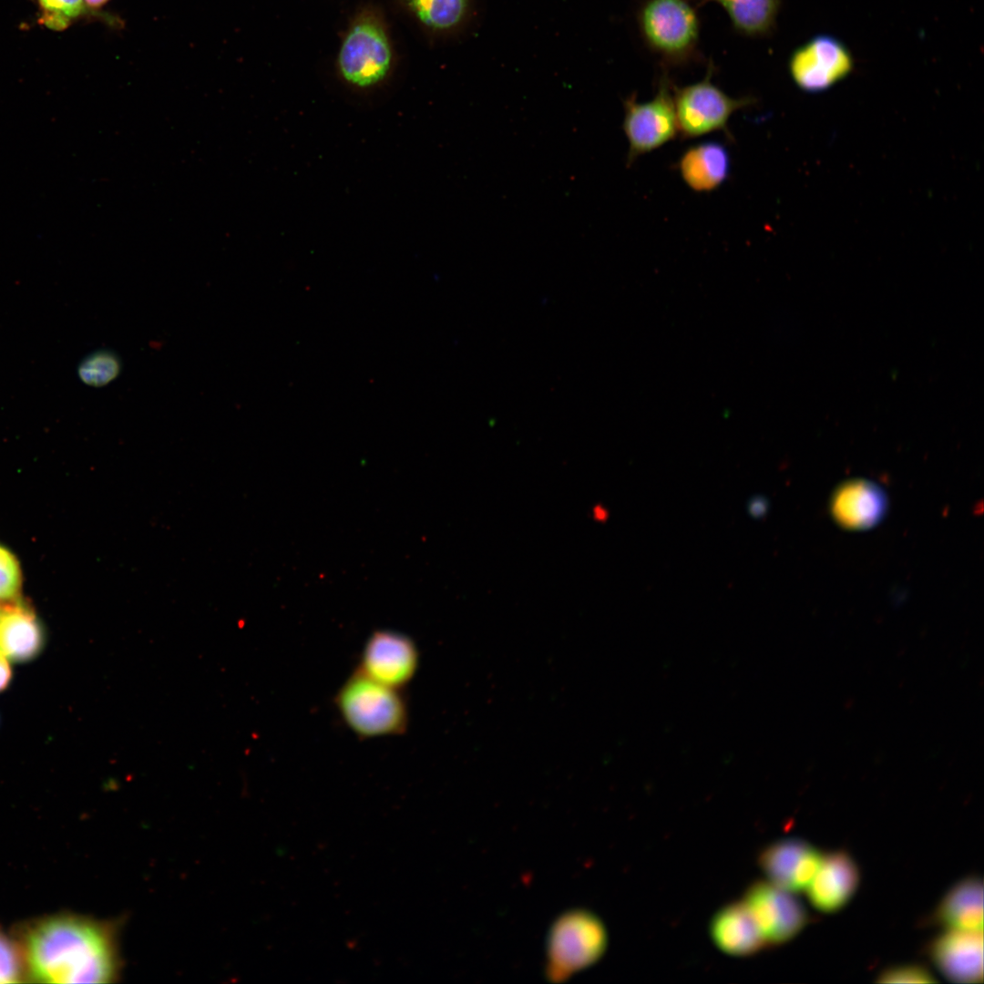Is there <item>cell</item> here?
Masks as SVG:
<instances>
[{
  "label": "cell",
  "instance_id": "obj_13",
  "mask_svg": "<svg viewBox=\"0 0 984 984\" xmlns=\"http://www.w3.org/2000/svg\"><path fill=\"white\" fill-rule=\"evenodd\" d=\"M2 604L0 651L14 662L32 661L44 649L42 624L31 607L19 599Z\"/></svg>",
  "mask_w": 984,
  "mask_h": 984
},
{
  "label": "cell",
  "instance_id": "obj_12",
  "mask_svg": "<svg viewBox=\"0 0 984 984\" xmlns=\"http://www.w3.org/2000/svg\"><path fill=\"white\" fill-rule=\"evenodd\" d=\"M860 882L859 869L845 851L824 856L822 864L806 888L811 904L823 912L842 908L853 897Z\"/></svg>",
  "mask_w": 984,
  "mask_h": 984
},
{
  "label": "cell",
  "instance_id": "obj_23",
  "mask_svg": "<svg viewBox=\"0 0 984 984\" xmlns=\"http://www.w3.org/2000/svg\"><path fill=\"white\" fill-rule=\"evenodd\" d=\"M26 976L21 948L0 930V983H15Z\"/></svg>",
  "mask_w": 984,
  "mask_h": 984
},
{
  "label": "cell",
  "instance_id": "obj_4",
  "mask_svg": "<svg viewBox=\"0 0 984 984\" xmlns=\"http://www.w3.org/2000/svg\"><path fill=\"white\" fill-rule=\"evenodd\" d=\"M712 69L700 81L672 86L678 130L684 139L716 131L729 135L728 122L736 111L756 103L752 96L732 97L712 82Z\"/></svg>",
  "mask_w": 984,
  "mask_h": 984
},
{
  "label": "cell",
  "instance_id": "obj_16",
  "mask_svg": "<svg viewBox=\"0 0 984 984\" xmlns=\"http://www.w3.org/2000/svg\"><path fill=\"white\" fill-rule=\"evenodd\" d=\"M711 935L723 951L735 956L750 955L765 943L744 903L731 904L713 917Z\"/></svg>",
  "mask_w": 984,
  "mask_h": 984
},
{
  "label": "cell",
  "instance_id": "obj_6",
  "mask_svg": "<svg viewBox=\"0 0 984 984\" xmlns=\"http://www.w3.org/2000/svg\"><path fill=\"white\" fill-rule=\"evenodd\" d=\"M392 63V48L383 25L370 15L360 17L339 50L337 65L342 78L354 87H373L385 79Z\"/></svg>",
  "mask_w": 984,
  "mask_h": 984
},
{
  "label": "cell",
  "instance_id": "obj_11",
  "mask_svg": "<svg viewBox=\"0 0 984 984\" xmlns=\"http://www.w3.org/2000/svg\"><path fill=\"white\" fill-rule=\"evenodd\" d=\"M983 931L948 929L929 947V955L952 981L979 983L983 980Z\"/></svg>",
  "mask_w": 984,
  "mask_h": 984
},
{
  "label": "cell",
  "instance_id": "obj_17",
  "mask_svg": "<svg viewBox=\"0 0 984 984\" xmlns=\"http://www.w3.org/2000/svg\"><path fill=\"white\" fill-rule=\"evenodd\" d=\"M935 920L948 929L983 931V882L969 876L957 883L943 897Z\"/></svg>",
  "mask_w": 984,
  "mask_h": 984
},
{
  "label": "cell",
  "instance_id": "obj_15",
  "mask_svg": "<svg viewBox=\"0 0 984 984\" xmlns=\"http://www.w3.org/2000/svg\"><path fill=\"white\" fill-rule=\"evenodd\" d=\"M731 169L728 149L717 141H704L687 149L678 162L679 173L693 191L710 192L726 181Z\"/></svg>",
  "mask_w": 984,
  "mask_h": 984
},
{
  "label": "cell",
  "instance_id": "obj_24",
  "mask_svg": "<svg viewBox=\"0 0 984 984\" xmlns=\"http://www.w3.org/2000/svg\"><path fill=\"white\" fill-rule=\"evenodd\" d=\"M22 587V573L15 556L0 545V601L6 602L19 599Z\"/></svg>",
  "mask_w": 984,
  "mask_h": 984
},
{
  "label": "cell",
  "instance_id": "obj_20",
  "mask_svg": "<svg viewBox=\"0 0 984 984\" xmlns=\"http://www.w3.org/2000/svg\"><path fill=\"white\" fill-rule=\"evenodd\" d=\"M411 13L427 30L453 34L467 26L474 15V0H406Z\"/></svg>",
  "mask_w": 984,
  "mask_h": 984
},
{
  "label": "cell",
  "instance_id": "obj_2",
  "mask_svg": "<svg viewBox=\"0 0 984 984\" xmlns=\"http://www.w3.org/2000/svg\"><path fill=\"white\" fill-rule=\"evenodd\" d=\"M635 20L643 45L664 67L699 59L701 21L692 0H642Z\"/></svg>",
  "mask_w": 984,
  "mask_h": 984
},
{
  "label": "cell",
  "instance_id": "obj_25",
  "mask_svg": "<svg viewBox=\"0 0 984 984\" xmlns=\"http://www.w3.org/2000/svg\"><path fill=\"white\" fill-rule=\"evenodd\" d=\"M882 983H934V976L919 965H902L881 972L876 980Z\"/></svg>",
  "mask_w": 984,
  "mask_h": 984
},
{
  "label": "cell",
  "instance_id": "obj_9",
  "mask_svg": "<svg viewBox=\"0 0 984 984\" xmlns=\"http://www.w3.org/2000/svg\"><path fill=\"white\" fill-rule=\"evenodd\" d=\"M418 662L417 648L407 635L378 630L364 644L358 671L380 683L400 690L413 679Z\"/></svg>",
  "mask_w": 984,
  "mask_h": 984
},
{
  "label": "cell",
  "instance_id": "obj_5",
  "mask_svg": "<svg viewBox=\"0 0 984 984\" xmlns=\"http://www.w3.org/2000/svg\"><path fill=\"white\" fill-rule=\"evenodd\" d=\"M672 86L664 72L651 100L639 102L635 94L623 100L621 128L629 144L628 166L674 139L679 133Z\"/></svg>",
  "mask_w": 984,
  "mask_h": 984
},
{
  "label": "cell",
  "instance_id": "obj_1",
  "mask_svg": "<svg viewBox=\"0 0 984 984\" xmlns=\"http://www.w3.org/2000/svg\"><path fill=\"white\" fill-rule=\"evenodd\" d=\"M26 973L36 982L104 983L115 976L116 957L108 930L73 915L37 919L22 934Z\"/></svg>",
  "mask_w": 984,
  "mask_h": 984
},
{
  "label": "cell",
  "instance_id": "obj_8",
  "mask_svg": "<svg viewBox=\"0 0 984 984\" xmlns=\"http://www.w3.org/2000/svg\"><path fill=\"white\" fill-rule=\"evenodd\" d=\"M748 908L765 942L780 944L790 940L808 923V914L793 893L772 883L758 882L747 891Z\"/></svg>",
  "mask_w": 984,
  "mask_h": 984
},
{
  "label": "cell",
  "instance_id": "obj_29",
  "mask_svg": "<svg viewBox=\"0 0 984 984\" xmlns=\"http://www.w3.org/2000/svg\"><path fill=\"white\" fill-rule=\"evenodd\" d=\"M0 613H1V606H0Z\"/></svg>",
  "mask_w": 984,
  "mask_h": 984
},
{
  "label": "cell",
  "instance_id": "obj_21",
  "mask_svg": "<svg viewBox=\"0 0 984 984\" xmlns=\"http://www.w3.org/2000/svg\"><path fill=\"white\" fill-rule=\"evenodd\" d=\"M121 367V360L115 352L98 350L80 362L77 374L86 384L101 387L114 381L119 375Z\"/></svg>",
  "mask_w": 984,
  "mask_h": 984
},
{
  "label": "cell",
  "instance_id": "obj_18",
  "mask_svg": "<svg viewBox=\"0 0 984 984\" xmlns=\"http://www.w3.org/2000/svg\"><path fill=\"white\" fill-rule=\"evenodd\" d=\"M697 5L715 3L727 15L733 30L745 37L761 38L774 30L782 0H692Z\"/></svg>",
  "mask_w": 984,
  "mask_h": 984
},
{
  "label": "cell",
  "instance_id": "obj_10",
  "mask_svg": "<svg viewBox=\"0 0 984 984\" xmlns=\"http://www.w3.org/2000/svg\"><path fill=\"white\" fill-rule=\"evenodd\" d=\"M824 855L801 839H784L767 846L759 863L774 886L792 893L806 890Z\"/></svg>",
  "mask_w": 984,
  "mask_h": 984
},
{
  "label": "cell",
  "instance_id": "obj_19",
  "mask_svg": "<svg viewBox=\"0 0 984 984\" xmlns=\"http://www.w3.org/2000/svg\"><path fill=\"white\" fill-rule=\"evenodd\" d=\"M881 491L867 482H855L841 488L834 500L836 518L846 526L864 528L874 524L884 510Z\"/></svg>",
  "mask_w": 984,
  "mask_h": 984
},
{
  "label": "cell",
  "instance_id": "obj_7",
  "mask_svg": "<svg viewBox=\"0 0 984 984\" xmlns=\"http://www.w3.org/2000/svg\"><path fill=\"white\" fill-rule=\"evenodd\" d=\"M855 67L852 52L839 38L816 35L797 46L788 59L795 86L807 93L829 89L847 77Z\"/></svg>",
  "mask_w": 984,
  "mask_h": 984
},
{
  "label": "cell",
  "instance_id": "obj_14",
  "mask_svg": "<svg viewBox=\"0 0 984 984\" xmlns=\"http://www.w3.org/2000/svg\"><path fill=\"white\" fill-rule=\"evenodd\" d=\"M605 946V932L595 918L583 915L559 922L552 935L551 948L554 962L569 969L585 966L601 954Z\"/></svg>",
  "mask_w": 984,
  "mask_h": 984
},
{
  "label": "cell",
  "instance_id": "obj_3",
  "mask_svg": "<svg viewBox=\"0 0 984 984\" xmlns=\"http://www.w3.org/2000/svg\"><path fill=\"white\" fill-rule=\"evenodd\" d=\"M335 704L343 722L358 736L397 735L406 730L407 706L399 689L380 683L358 670L339 689Z\"/></svg>",
  "mask_w": 984,
  "mask_h": 984
},
{
  "label": "cell",
  "instance_id": "obj_28",
  "mask_svg": "<svg viewBox=\"0 0 984 984\" xmlns=\"http://www.w3.org/2000/svg\"><path fill=\"white\" fill-rule=\"evenodd\" d=\"M109 1L110 0H84L86 5L92 10L101 8Z\"/></svg>",
  "mask_w": 984,
  "mask_h": 984
},
{
  "label": "cell",
  "instance_id": "obj_22",
  "mask_svg": "<svg viewBox=\"0 0 984 984\" xmlns=\"http://www.w3.org/2000/svg\"><path fill=\"white\" fill-rule=\"evenodd\" d=\"M42 24L52 30H64L88 12L84 0H36Z\"/></svg>",
  "mask_w": 984,
  "mask_h": 984
},
{
  "label": "cell",
  "instance_id": "obj_27",
  "mask_svg": "<svg viewBox=\"0 0 984 984\" xmlns=\"http://www.w3.org/2000/svg\"><path fill=\"white\" fill-rule=\"evenodd\" d=\"M749 512L753 518H760L764 515L766 511V502L764 498L757 497L751 500L749 503Z\"/></svg>",
  "mask_w": 984,
  "mask_h": 984
},
{
  "label": "cell",
  "instance_id": "obj_26",
  "mask_svg": "<svg viewBox=\"0 0 984 984\" xmlns=\"http://www.w3.org/2000/svg\"><path fill=\"white\" fill-rule=\"evenodd\" d=\"M12 679L8 659L0 651V692L5 691Z\"/></svg>",
  "mask_w": 984,
  "mask_h": 984
}]
</instances>
